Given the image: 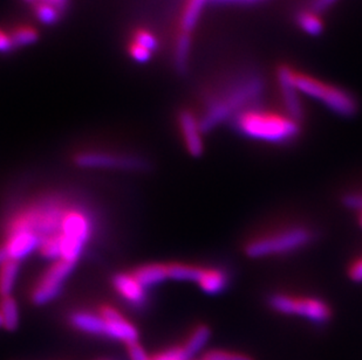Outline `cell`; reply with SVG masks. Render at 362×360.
Instances as JSON below:
<instances>
[{
    "instance_id": "cell-38",
    "label": "cell",
    "mask_w": 362,
    "mask_h": 360,
    "mask_svg": "<svg viewBox=\"0 0 362 360\" xmlns=\"http://www.w3.org/2000/svg\"><path fill=\"white\" fill-rule=\"evenodd\" d=\"M0 328H4L3 317H1V313H0Z\"/></svg>"
},
{
    "instance_id": "cell-9",
    "label": "cell",
    "mask_w": 362,
    "mask_h": 360,
    "mask_svg": "<svg viewBox=\"0 0 362 360\" xmlns=\"http://www.w3.org/2000/svg\"><path fill=\"white\" fill-rule=\"evenodd\" d=\"M76 167L82 169H119L139 171L147 167V162L140 157L114 156L108 153L85 152L76 157Z\"/></svg>"
},
{
    "instance_id": "cell-31",
    "label": "cell",
    "mask_w": 362,
    "mask_h": 360,
    "mask_svg": "<svg viewBox=\"0 0 362 360\" xmlns=\"http://www.w3.org/2000/svg\"><path fill=\"white\" fill-rule=\"evenodd\" d=\"M16 49L8 31H5L0 28V54H8Z\"/></svg>"
},
{
    "instance_id": "cell-4",
    "label": "cell",
    "mask_w": 362,
    "mask_h": 360,
    "mask_svg": "<svg viewBox=\"0 0 362 360\" xmlns=\"http://www.w3.org/2000/svg\"><path fill=\"white\" fill-rule=\"evenodd\" d=\"M315 239L313 229L306 226H290L250 239L244 253L250 258H265L292 254L311 245Z\"/></svg>"
},
{
    "instance_id": "cell-33",
    "label": "cell",
    "mask_w": 362,
    "mask_h": 360,
    "mask_svg": "<svg viewBox=\"0 0 362 360\" xmlns=\"http://www.w3.org/2000/svg\"><path fill=\"white\" fill-rule=\"evenodd\" d=\"M129 347V357L130 360H153L148 357L144 347H141L140 344H134L130 345Z\"/></svg>"
},
{
    "instance_id": "cell-22",
    "label": "cell",
    "mask_w": 362,
    "mask_h": 360,
    "mask_svg": "<svg viewBox=\"0 0 362 360\" xmlns=\"http://www.w3.org/2000/svg\"><path fill=\"white\" fill-rule=\"evenodd\" d=\"M204 272L205 269L201 267L175 263L168 265V279L199 283Z\"/></svg>"
},
{
    "instance_id": "cell-19",
    "label": "cell",
    "mask_w": 362,
    "mask_h": 360,
    "mask_svg": "<svg viewBox=\"0 0 362 360\" xmlns=\"http://www.w3.org/2000/svg\"><path fill=\"white\" fill-rule=\"evenodd\" d=\"M211 337V330L206 325H199L196 328L195 331L189 337L188 342L185 347H182L183 354L187 359L192 360V358L197 356L205 345L208 344L209 340Z\"/></svg>"
},
{
    "instance_id": "cell-3",
    "label": "cell",
    "mask_w": 362,
    "mask_h": 360,
    "mask_svg": "<svg viewBox=\"0 0 362 360\" xmlns=\"http://www.w3.org/2000/svg\"><path fill=\"white\" fill-rule=\"evenodd\" d=\"M281 68L301 95L324 104L328 110L341 117H353L359 110V103L352 92L315 78L308 73L300 72L288 65H281Z\"/></svg>"
},
{
    "instance_id": "cell-10",
    "label": "cell",
    "mask_w": 362,
    "mask_h": 360,
    "mask_svg": "<svg viewBox=\"0 0 362 360\" xmlns=\"http://www.w3.org/2000/svg\"><path fill=\"white\" fill-rule=\"evenodd\" d=\"M101 316L106 322L105 326V336L112 340H120L127 344L128 347L137 344L139 340V331L133 324L124 320L120 313L113 308H103L101 310Z\"/></svg>"
},
{
    "instance_id": "cell-26",
    "label": "cell",
    "mask_w": 362,
    "mask_h": 360,
    "mask_svg": "<svg viewBox=\"0 0 362 360\" xmlns=\"http://www.w3.org/2000/svg\"><path fill=\"white\" fill-rule=\"evenodd\" d=\"M40 252L44 258L53 261H62V246L59 240V234L44 239L41 241Z\"/></svg>"
},
{
    "instance_id": "cell-18",
    "label": "cell",
    "mask_w": 362,
    "mask_h": 360,
    "mask_svg": "<svg viewBox=\"0 0 362 360\" xmlns=\"http://www.w3.org/2000/svg\"><path fill=\"white\" fill-rule=\"evenodd\" d=\"M294 21L297 23L298 28L308 35L317 37L322 35L324 31V20L320 17V14L310 10L308 7L298 11L294 17Z\"/></svg>"
},
{
    "instance_id": "cell-21",
    "label": "cell",
    "mask_w": 362,
    "mask_h": 360,
    "mask_svg": "<svg viewBox=\"0 0 362 360\" xmlns=\"http://www.w3.org/2000/svg\"><path fill=\"white\" fill-rule=\"evenodd\" d=\"M19 274V262L7 260L0 267V296L7 297L12 295Z\"/></svg>"
},
{
    "instance_id": "cell-29",
    "label": "cell",
    "mask_w": 362,
    "mask_h": 360,
    "mask_svg": "<svg viewBox=\"0 0 362 360\" xmlns=\"http://www.w3.org/2000/svg\"><path fill=\"white\" fill-rule=\"evenodd\" d=\"M349 279L353 282L362 283V255L358 256L347 269Z\"/></svg>"
},
{
    "instance_id": "cell-28",
    "label": "cell",
    "mask_w": 362,
    "mask_h": 360,
    "mask_svg": "<svg viewBox=\"0 0 362 360\" xmlns=\"http://www.w3.org/2000/svg\"><path fill=\"white\" fill-rule=\"evenodd\" d=\"M204 360H253L245 354L228 352V351H210L205 354Z\"/></svg>"
},
{
    "instance_id": "cell-11",
    "label": "cell",
    "mask_w": 362,
    "mask_h": 360,
    "mask_svg": "<svg viewBox=\"0 0 362 360\" xmlns=\"http://www.w3.org/2000/svg\"><path fill=\"white\" fill-rule=\"evenodd\" d=\"M178 124L188 152L195 158L201 157L204 152V142L199 117L189 109H183L178 114Z\"/></svg>"
},
{
    "instance_id": "cell-2",
    "label": "cell",
    "mask_w": 362,
    "mask_h": 360,
    "mask_svg": "<svg viewBox=\"0 0 362 360\" xmlns=\"http://www.w3.org/2000/svg\"><path fill=\"white\" fill-rule=\"evenodd\" d=\"M230 122L243 137L267 144H290L301 133V123L285 112L259 106L238 112Z\"/></svg>"
},
{
    "instance_id": "cell-30",
    "label": "cell",
    "mask_w": 362,
    "mask_h": 360,
    "mask_svg": "<svg viewBox=\"0 0 362 360\" xmlns=\"http://www.w3.org/2000/svg\"><path fill=\"white\" fill-rule=\"evenodd\" d=\"M153 360H188L183 354L182 347H174L155 356Z\"/></svg>"
},
{
    "instance_id": "cell-32",
    "label": "cell",
    "mask_w": 362,
    "mask_h": 360,
    "mask_svg": "<svg viewBox=\"0 0 362 360\" xmlns=\"http://www.w3.org/2000/svg\"><path fill=\"white\" fill-rule=\"evenodd\" d=\"M337 1L338 0H311L308 8L320 14L324 11L328 10L329 7L333 6Z\"/></svg>"
},
{
    "instance_id": "cell-27",
    "label": "cell",
    "mask_w": 362,
    "mask_h": 360,
    "mask_svg": "<svg viewBox=\"0 0 362 360\" xmlns=\"http://www.w3.org/2000/svg\"><path fill=\"white\" fill-rule=\"evenodd\" d=\"M128 53H129L130 58L137 62H147L151 59V51H148L147 48L142 47L140 44H135L133 41L128 42Z\"/></svg>"
},
{
    "instance_id": "cell-12",
    "label": "cell",
    "mask_w": 362,
    "mask_h": 360,
    "mask_svg": "<svg viewBox=\"0 0 362 360\" xmlns=\"http://www.w3.org/2000/svg\"><path fill=\"white\" fill-rule=\"evenodd\" d=\"M277 81L281 90V104L284 107V112L291 119L301 123L305 117L304 104L300 97V92H298L296 87L291 83L287 78L281 66L277 69Z\"/></svg>"
},
{
    "instance_id": "cell-16",
    "label": "cell",
    "mask_w": 362,
    "mask_h": 360,
    "mask_svg": "<svg viewBox=\"0 0 362 360\" xmlns=\"http://www.w3.org/2000/svg\"><path fill=\"white\" fill-rule=\"evenodd\" d=\"M71 323L82 332L105 336L106 322L101 315L90 313H76L71 316Z\"/></svg>"
},
{
    "instance_id": "cell-8",
    "label": "cell",
    "mask_w": 362,
    "mask_h": 360,
    "mask_svg": "<svg viewBox=\"0 0 362 360\" xmlns=\"http://www.w3.org/2000/svg\"><path fill=\"white\" fill-rule=\"evenodd\" d=\"M74 265L65 261L55 262L32 292V302L35 306H45L54 301L60 295L66 280L72 274Z\"/></svg>"
},
{
    "instance_id": "cell-13",
    "label": "cell",
    "mask_w": 362,
    "mask_h": 360,
    "mask_svg": "<svg viewBox=\"0 0 362 360\" xmlns=\"http://www.w3.org/2000/svg\"><path fill=\"white\" fill-rule=\"evenodd\" d=\"M114 288L132 306H141L146 301V289L142 288L134 275L117 274L113 279Z\"/></svg>"
},
{
    "instance_id": "cell-5",
    "label": "cell",
    "mask_w": 362,
    "mask_h": 360,
    "mask_svg": "<svg viewBox=\"0 0 362 360\" xmlns=\"http://www.w3.org/2000/svg\"><path fill=\"white\" fill-rule=\"evenodd\" d=\"M271 310L284 316L300 317L315 325H324L332 318L331 306L313 296H297L285 292H272L267 297Z\"/></svg>"
},
{
    "instance_id": "cell-7",
    "label": "cell",
    "mask_w": 362,
    "mask_h": 360,
    "mask_svg": "<svg viewBox=\"0 0 362 360\" xmlns=\"http://www.w3.org/2000/svg\"><path fill=\"white\" fill-rule=\"evenodd\" d=\"M40 236L32 231L24 217H19L11 224L8 238L4 248L6 251L8 260L19 262L40 248Z\"/></svg>"
},
{
    "instance_id": "cell-24",
    "label": "cell",
    "mask_w": 362,
    "mask_h": 360,
    "mask_svg": "<svg viewBox=\"0 0 362 360\" xmlns=\"http://www.w3.org/2000/svg\"><path fill=\"white\" fill-rule=\"evenodd\" d=\"M31 5L32 11H33L37 20L45 25H53L58 23L64 14L54 5H52L45 0H37Z\"/></svg>"
},
{
    "instance_id": "cell-1",
    "label": "cell",
    "mask_w": 362,
    "mask_h": 360,
    "mask_svg": "<svg viewBox=\"0 0 362 360\" xmlns=\"http://www.w3.org/2000/svg\"><path fill=\"white\" fill-rule=\"evenodd\" d=\"M263 89L262 78L256 75H245L230 82L221 92L212 94L199 117L203 133L211 131L226 121H231L238 112L258 106Z\"/></svg>"
},
{
    "instance_id": "cell-25",
    "label": "cell",
    "mask_w": 362,
    "mask_h": 360,
    "mask_svg": "<svg viewBox=\"0 0 362 360\" xmlns=\"http://www.w3.org/2000/svg\"><path fill=\"white\" fill-rule=\"evenodd\" d=\"M130 41L135 44H140L142 47L147 48L148 51L154 53L158 51V37L146 28H137L132 32L130 35Z\"/></svg>"
},
{
    "instance_id": "cell-6",
    "label": "cell",
    "mask_w": 362,
    "mask_h": 360,
    "mask_svg": "<svg viewBox=\"0 0 362 360\" xmlns=\"http://www.w3.org/2000/svg\"><path fill=\"white\" fill-rule=\"evenodd\" d=\"M92 234V224L87 215L69 211L62 221L59 240L62 246V261L76 265Z\"/></svg>"
},
{
    "instance_id": "cell-35",
    "label": "cell",
    "mask_w": 362,
    "mask_h": 360,
    "mask_svg": "<svg viewBox=\"0 0 362 360\" xmlns=\"http://www.w3.org/2000/svg\"><path fill=\"white\" fill-rule=\"evenodd\" d=\"M7 260H8V256H7L6 251H5L4 247H1V248H0V267H1Z\"/></svg>"
},
{
    "instance_id": "cell-14",
    "label": "cell",
    "mask_w": 362,
    "mask_h": 360,
    "mask_svg": "<svg viewBox=\"0 0 362 360\" xmlns=\"http://www.w3.org/2000/svg\"><path fill=\"white\" fill-rule=\"evenodd\" d=\"M209 0H187L185 6L182 8L178 23V33L192 35L196 26L199 24L202 12L204 10L205 4Z\"/></svg>"
},
{
    "instance_id": "cell-23",
    "label": "cell",
    "mask_w": 362,
    "mask_h": 360,
    "mask_svg": "<svg viewBox=\"0 0 362 360\" xmlns=\"http://www.w3.org/2000/svg\"><path fill=\"white\" fill-rule=\"evenodd\" d=\"M0 313L3 317L4 328L8 331H14L19 325V308L12 296L1 297Z\"/></svg>"
},
{
    "instance_id": "cell-17",
    "label": "cell",
    "mask_w": 362,
    "mask_h": 360,
    "mask_svg": "<svg viewBox=\"0 0 362 360\" xmlns=\"http://www.w3.org/2000/svg\"><path fill=\"white\" fill-rule=\"evenodd\" d=\"M134 277L140 283L142 288H153L163 283L168 279V265H149L136 269L133 274Z\"/></svg>"
},
{
    "instance_id": "cell-36",
    "label": "cell",
    "mask_w": 362,
    "mask_h": 360,
    "mask_svg": "<svg viewBox=\"0 0 362 360\" xmlns=\"http://www.w3.org/2000/svg\"><path fill=\"white\" fill-rule=\"evenodd\" d=\"M212 1H218V3H252L257 0H212Z\"/></svg>"
},
{
    "instance_id": "cell-15",
    "label": "cell",
    "mask_w": 362,
    "mask_h": 360,
    "mask_svg": "<svg viewBox=\"0 0 362 360\" xmlns=\"http://www.w3.org/2000/svg\"><path fill=\"white\" fill-rule=\"evenodd\" d=\"M230 284V274L226 269H205L199 286L208 295H218L226 292Z\"/></svg>"
},
{
    "instance_id": "cell-20",
    "label": "cell",
    "mask_w": 362,
    "mask_h": 360,
    "mask_svg": "<svg viewBox=\"0 0 362 360\" xmlns=\"http://www.w3.org/2000/svg\"><path fill=\"white\" fill-rule=\"evenodd\" d=\"M8 33L16 48L26 47L28 44H35L39 39L38 30L28 23L13 25Z\"/></svg>"
},
{
    "instance_id": "cell-37",
    "label": "cell",
    "mask_w": 362,
    "mask_h": 360,
    "mask_svg": "<svg viewBox=\"0 0 362 360\" xmlns=\"http://www.w3.org/2000/svg\"><path fill=\"white\" fill-rule=\"evenodd\" d=\"M358 215H359V226L362 229V203L361 206H360L359 211H358Z\"/></svg>"
},
{
    "instance_id": "cell-34",
    "label": "cell",
    "mask_w": 362,
    "mask_h": 360,
    "mask_svg": "<svg viewBox=\"0 0 362 360\" xmlns=\"http://www.w3.org/2000/svg\"><path fill=\"white\" fill-rule=\"evenodd\" d=\"M45 1L54 5L57 8L62 11V13H65L69 5V0H45Z\"/></svg>"
}]
</instances>
